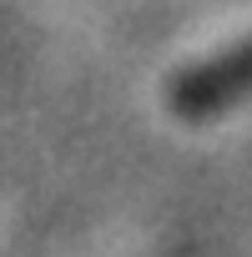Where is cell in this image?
<instances>
[{
  "label": "cell",
  "instance_id": "cell-1",
  "mask_svg": "<svg viewBox=\"0 0 252 257\" xmlns=\"http://www.w3.org/2000/svg\"><path fill=\"white\" fill-rule=\"evenodd\" d=\"M247 81H252V46L237 51V56H222V61L202 66L197 76H187L182 91H177V106H182V111H207V106L237 96Z\"/></svg>",
  "mask_w": 252,
  "mask_h": 257
}]
</instances>
